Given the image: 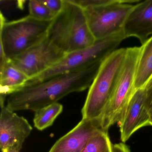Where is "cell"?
Masks as SVG:
<instances>
[{
  "instance_id": "1",
  "label": "cell",
  "mask_w": 152,
  "mask_h": 152,
  "mask_svg": "<svg viewBox=\"0 0 152 152\" xmlns=\"http://www.w3.org/2000/svg\"><path fill=\"white\" fill-rule=\"evenodd\" d=\"M102 63L23 87L9 95L6 106L13 112H35L69 94L83 91L90 87Z\"/></svg>"
},
{
  "instance_id": "2",
  "label": "cell",
  "mask_w": 152,
  "mask_h": 152,
  "mask_svg": "<svg viewBox=\"0 0 152 152\" xmlns=\"http://www.w3.org/2000/svg\"><path fill=\"white\" fill-rule=\"evenodd\" d=\"M47 39L66 54L93 45L84 10L71 0H64L61 11L51 21Z\"/></svg>"
},
{
  "instance_id": "3",
  "label": "cell",
  "mask_w": 152,
  "mask_h": 152,
  "mask_svg": "<svg viewBox=\"0 0 152 152\" xmlns=\"http://www.w3.org/2000/svg\"><path fill=\"white\" fill-rule=\"evenodd\" d=\"M126 53L127 48L116 50L101 64L89 88L82 109V119L92 120L101 117L115 90Z\"/></svg>"
},
{
  "instance_id": "4",
  "label": "cell",
  "mask_w": 152,
  "mask_h": 152,
  "mask_svg": "<svg viewBox=\"0 0 152 152\" xmlns=\"http://www.w3.org/2000/svg\"><path fill=\"white\" fill-rule=\"evenodd\" d=\"M125 39L126 37L122 31L107 38L96 40L93 45L86 48L66 54L48 70L36 77L29 79L23 87L102 63L111 53L117 50Z\"/></svg>"
},
{
  "instance_id": "5",
  "label": "cell",
  "mask_w": 152,
  "mask_h": 152,
  "mask_svg": "<svg viewBox=\"0 0 152 152\" xmlns=\"http://www.w3.org/2000/svg\"><path fill=\"white\" fill-rule=\"evenodd\" d=\"M51 21L37 20L29 15L6 22L1 13L0 50L9 60L25 52L47 37Z\"/></svg>"
},
{
  "instance_id": "6",
  "label": "cell",
  "mask_w": 152,
  "mask_h": 152,
  "mask_svg": "<svg viewBox=\"0 0 152 152\" xmlns=\"http://www.w3.org/2000/svg\"><path fill=\"white\" fill-rule=\"evenodd\" d=\"M140 47L127 48L123 66L115 90L101 116V127L109 128L121 119L128 104L136 91L134 83Z\"/></svg>"
},
{
  "instance_id": "7",
  "label": "cell",
  "mask_w": 152,
  "mask_h": 152,
  "mask_svg": "<svg viewBox=\"0 0 152 152\" xmlns=\"http://www.w3.org/2000/svg\"><path fill=\"white\" fill-rule=\"evenodd\" d=\"M135 1L108 0L106 3L84 9L90 30L96 40L102 39L123 31L126 18Z\"/></svg>"
},
{
  "instance_id": "8",
  "label": "cell",
  "mask_w": 152,
  "mask_h": 152,
  "mask_svg": "<svg viewBox=\"0 0 152 152\" xmlns=\"http://www.w3.org/2000/svg\"><path fill=\"white\" fill-rule=\"evenodd\" d=\"M66 55L46 37L37 45L10 61L30 79L51 68Z\"/></svg>"
},
{
  "instance_id": "9",
  "label": "cell",
  "mask_w": 152,
  "mask_h": 152,
  "mask_svg": "<svg viewBox=\"0 0 152 152\" xmlns=\"http://www.w3.org/2000/svg\"><path fill=\"white\" fill-rule=\"evenodd\" d=\"M33 128L23 116L18 115L6 106H1L0 116V148L20 150Z\"/></svg>"
},
{
  "instance_id": "10",
  "label": "cell",
  "mask_w": 152,
  "mask_h": 152,
  "mask_svg": "<svg viewBox=\"0 0 152 152\" xmlns=\"http://www.w3.org/2000/svg\"><path fill=\"white\" fill-rule=\"evenodd\" d=\"M103 130L101 117L82 119L67 134L60 138L49 152H82L90 140Z\"/></svg>"
},
{
  "instance_id": "11",
  "label": "cell",
  "mask_w": 152,
  "mask_h": 152,
  "mask_svg": "<svg viewBox=\"0 0 152 152\" xmlns=\"http://www.w3.org/2000/svg\"><path fill=\"white\" fill-rule=\"evenodd\" d=\"M121 140L125 143L140 128L151 126L149 115L145 106L144 88L136 91L119 122Z\"/></svg>"
},
{
  "instance_id": "12",
  "label": "cell",
  "mask_w": 152,
  "mask_h": 152,
  "mask_svg": "<svg viewBox=\"0 0 152 152\" xmlns=\"http://www.w3.org/2000/svg\"><path fill=\"white\" fill-rule=\"evenodd\" d=\"M126 38H137L142 45L152 35V0L137 3L126 18L123 27Z\"/></svg>"
},
{
  "instance_id": "13",
  "label": "cell",
  "mask_w": 152,
  "mask_h": 152,
  "mask_svg": "<svg viewBox=\"0 0 152 152\" xmlns=\"http://www.w3.org/2000/svg\"><path fill=\"white\" fill-rule=\"evenodd\" d=\"M29 79L26 75L7 59L3 65L0 66L1 96L6 97L20 89Z\"/></svg>"
},
{
  "instance_id": "14",
  "label": "cell",
  "mask_w": 152,
  "mask_h": 152,
  "mask_svg": "<svg viewBox=\"0 0 152 152\" xmlns=\"http://www.w3.org/2000/svg\"><path fill=\"white\" fill-rule=\"evenodd\" d=\"M140 48L134 83L136 90L144 88L152 77V36Z\"/></svg>"
},
{
  "instance_id": "15",
  "label": "cell",
  "mask_w": 152,
  "mask_h": 152,
  "mask_svg": "<svg viewBox=\"0 0 152 152\" xmlns=\"http://www.w3.org/2000/svg\"><path fill=\"white\" fill-rule=\"evenodd\" d=\"M63 110V105L57 102L36 111L34 118V127L40 131L47 129L52 125Z\"/></svg>"
},
{
  "instance_id": "16",
  "label": "cell",
  "mask_w": 152,
  "mask_h": 152,
  "mask_svg": "<svg viewBox=\"0 0 152 152\" xmlns=\"http://www.w3.org/2000/svg\"><path fill=\"white\" fill-rule=\"evenodd\" d=\"M82 152H113L107 132L102 131L92 137Z\"/></svg>"
},
{
  "instance_id": "17",
  "label": "cell",
  "mask_w": 152,
  "mask_h": 152,
  "mask_svg": "<svg viewBox=\"0 0 152 152\" xmlns=\"http://www.w3.org/2000/svg\"><path fill=\"white\" fill-rule=\"evenodd\" d=\"M29 15L41 21H52L56 16L40 0H31L29 1Z\"/></svg>"
},
{
  "instance_id": "18",
  "label": "cell",
  "mask_w": 152,
  "mask_h": 152,
  "mask_svg": "<svg viewBox=\"0 0 152 152\" xmlns=\"http://www.w3.org/2000/svg\"><path fill=\"white\" fill-rule=\"evenodd\" d=\"M145 92V106L149 115L150 125L152 126V77L144 87Z\"/></svg>"
},
{
  "instance_id": "19",
  "label": "cell",
  "mask_w": 152,
  "mask_h": 152,
  "mask_svg": "<svg viewBox=\"0 0 152 152\" xmlns=\"http://www.w3.org/2000/svg\"><path fill=\"white\" fill-rule=\"evenodd\" d=\"M40 1L56 16L61 11L64 5V0H40Z\"/></svg>"
},
{
  "instance_id": "20",
  "label": "cell",
  "mask_w": 152,
  "mask_h": 152,
  "mask_svg": "<svg viewBox=\"0 0 152 152\" xmlns=\"http://www.w3.org/2000/svg\"><path fill=\"white\" fill-rule=\"evenodd\" d=\"M73 2L80 6L82 8H87L104 4L108 0H71Z\"/></svg>"
},
{
  "instance_id": "21",
  "label": "cell",
  "mask_w": 152,
  "mask_h": 152,
  "mask_svg": "<svg viewBox=\"0 0 152 152\" xmlns=\"http://www.w3.org/2000/svg\"><path fill=\"white\" fill-rule=\"evenodd\" d=\"M113 152H131V151L128 146L121 142L113 145Z\"/></svg>"
},
{
  "instance_id": "22",
  "label": "cell",
  "mask_w": 152,
  "mask_h": 152,
  "mask_svg": "<svg viewBox=\"0 0 152 152\" xmlns=\"http://www.w3.org/2000/svg\"><path fill=\"white\" fill-rule=\"evenodd\" d=\"M2 152H20V150L15 148H4L1 150Z\"/></svg>"
}]
</instances>
